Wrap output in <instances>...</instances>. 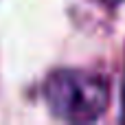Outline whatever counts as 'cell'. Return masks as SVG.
Segmentation results:
<instances>
[{"label": "cell", "mask_w": 125, "mask_h": 125, "mask_svg": "<svg viewBox=\"0 0 125 125\" xmlns=\"http://www.w3.org/2000/svg\"><path fill=\"white\" fill-rule=\"evenodd\" d=\"M123 121H125V83H123Z\"/></svg>", "instance_id": "3"}, {"label": "cell", "mask_w": 125, "mask_h": 125, "mask_svg": "<svg viewBox=\"0 0 125 125\" xmlns=\"http://www.w3.org/2000/svg\"><path fill=\"white\" fill-rule=\"evenodd\" d=\"M42 97L57 119L70 123H92L108 110L110 83L97 73L66 68L46 77Z\"/></svg>", "instance_id": "1"}, {"label": "cell", "mask_w": 125, "mask_h": 125, "mask_svg": "<svg viewBox=\"0 0 125 125\" xmlns=\"http://www.w3.org/2000/svg\"><path fill=\"white\" fill-rule=\"evenodd\" d=\"M99 2H103L105 7H116V4H121L123 0H99Z\"/></svg>", "instance_id": "2"}]
</instances>
